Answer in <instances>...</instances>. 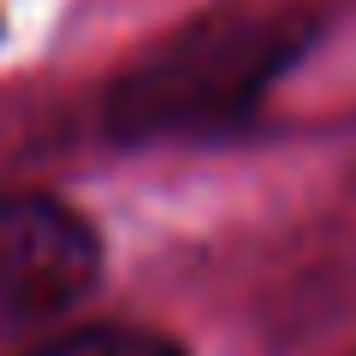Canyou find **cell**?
Returning <instances> with one entry per match:
<instances>
[{"label":"cell","mask_w":356,"mask_h":356,"mask_svg":"<svg viewBox=\"0 0 356 356\" xmlns=\"http://www.w3.org/2000/svg\"><path fill=\"white\" fill-rule=\"evenodd\" d=\"M315 36L321 18L303 6H226L191 18L119 72L107 95V131L119 143L232 131L315 48Z\"/></svg>","instance_id":"obj_1"},{"label":"cell","mask_w":356,"mask_h":356,"mask_svg":"<svg viewBox=\"0 0 356 356\" xmlns=\"http://www.w3.org/2000/svg\"><path fill=\"white\" fill-rule=\"evenodd\" d=\"M30 356H191V350L149 327H77V332L36 344Z\"/></svg>","instance_id":"obj_3"},{"label":"cell","mask_w":356,"mask_h":356,"mask_svg":"<svg viewBox=\"0 0 356 356\" xmlns=\"http://www.w3.org/2000/svg\"><path fill=\"white\" fill-rule=\"evenodd\" d=\"M102 280V238L54 196L0 202V332L36 327L83 303Z\"/></svg>","instance_id":"obj_2"}]
</instances>
